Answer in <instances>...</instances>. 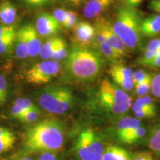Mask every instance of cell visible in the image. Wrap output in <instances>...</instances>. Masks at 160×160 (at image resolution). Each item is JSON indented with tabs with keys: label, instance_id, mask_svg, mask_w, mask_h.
I'll return each instance as SVG.
<instances>
[{
	"label": "cell",
	"instance_id": "38",
	"mask_svg": "<svg viewBox=\"0 0 160 160\" xmlns=\"http://www.w3.org/2000/svg\"><path fill=\"white\" fill-rule=\"evenodd\" d=\"M25 5L32 8H39L50 5L55 0H22Z\"/></svg>",
	"mask_w": 160,
	"mask_h": 160
},
{
	"label": "cell",
	"instance_id": "40",
	"mask_svg": "<svg viewBox=\"0 0 160 160\" xmlns=\"http://www.w3.org/2000/svg\"><path fill=\"white\" fill-rule=\"evenodd\" d=\"M145 50L155 51L159 53V51H160V37L151 40V41L147 44V45L145 46Z\"/></svg>",
	"mask_w": 160,
	"mask_h": 160
},
{
	"label": "cell",
	"instance_id": "15",
	"mask_svg": "<svg viewBox=\"0 0 160 160\" xmlns=\"http://www.w3.org/2000/svg\"><path fill=\"white\" fill-rule=\"evenodd\" d=\"M145 142L157 160H160V120L148 129Z\"/></svg>",
	"mask_w": 160,
	"mask_h": 160
},
{
	"label": "cell",
	"instance_id": "32",
	"mask_svg": "<svg viewBox=\"0 0 160 160\" xmlns=\"http://www.w3.org/2000/svg\"><path fill=\"white\" fill-rule=\"evenodd\" d=\"M68 11L63 8H57L53 11V17L57 20L60 26L65 28L68 19Z\"/></svg>",
	"mask_w": 160,
	"mask_h": 160
},
{
	"label": "cell",
	"instance_id": "48",
	"mask_svg": "<svg viewBox=\"0 0 160 160\" xmlns=\"http://www.w3.org/2000/svg\"><path fill=\"white\" fill-rule=\"evenodd\" d=\"M62 1H64L65 2L68 3V4H70V5L78 6V5H81L82 2H84L85 0H62Z\"/></svg>",
	"mask_w": 160,
	"mask_h": 160
},
{
	"label": "cell",
	"instance_id": "44",
	"mask_svg": "<svg viewBox=\"0 0 160 160\" xmlns=\"http://www.w3.org/2000/svg\"><path fill=\"white\" fill-rule=\"evenodd\" d=\"M148 8L157 14H160V0H151L149 2Z\"/></svg>",
	"mask_w": 160,
	"mask_h": 160
},
{
	"label": "cell",
	"instance_id": "28",
	"mask_svg": "<svg viewBox=\"0 0 160 160\" xmlns=\"http://www.w3.org/2000/svg\"><path fill=\"white\" fill-rule=\"evenodd\" d=\"M41 110L39 108H37L29 110V111H25L22 115L19 118L20 122L26 124L34 123L37 120L39 119L40 114H41Z\"/></svg>",
	"mask_w": 160,
	"mask_h": 160
},
{
	"label": "cell",
	"instance_id": "6",
	"mask_svg": "<svg viewBox=\"0 0 160 160\" xmlns=\"http://www.w3.org/2000/svg\"><path fill=\"white\" fill-rule=\"evenodd\" d=\"M62 69V65L53 60H42L36 63L25 73V79L30 84L42 85L48 84L57 77Z\"/></svg>",
	"mask_w": 160,
	"mask_h": 160
},
{
	"label": "cell",
	"instance_id": "34",
	"mask_svg": "<svg viewBox=\"0 0 160 160\" xmlns=\"http://www.w3.org/2000/svg\"><path fill=\"white\" fill-rule=\"evenodd\" d=\"M151 91L153 97L160 99V73L153 76Z\"/></svg>",
	"mask_w": 160,
	"mask_h": 160
},
{
	"label": "cell",
	"instance_id": "24",
	"mask_svg": "<svg viewBox=\"0 0 160 160\" xmlns=\"http://www.w3.org/2000/svg\"><path fill=\"white\" fill-rule=\"evenodd\" d=\"M131 108L134 113V117L138 119H150L155 117L157 113V108H150L145 107L140 105L137 102L132 103Z\"/></svg>",
	"mask_w": 160,
	"mask_h": 160
},
{
	"label": "cell",
	"instance_id": "7",
	"mask_svg": "<svg viewBox=\"0 0 160 160\" xmlns=\"http://www.w3.org/2000/svg\"><path fill=\"white\" fill-rule=\"evenodd\" d=\"M109 73L115 85L123 91L129 92L134 88L133 82V71L130 68L117 62L112 63L109 69Z\"/></svg>",
	"mask_w": 160,
	"mask_h": 160
},
{
	"label": "cell",
	"instance_id": "1",
	"mask_svg": "<svg viewBox=\"0 0 160 160\" xmlns=\"http://www.w3.org/2000/svg\"><path fill=\"white\" fill-rule=\"evenodd\" d=\"M65 124L60 120L48 118L25 129L22 149L25 153L57 152L62 149L65 142Z\"/></svg>",
	"mask_w": 160,
	"mask_h": 160
},
{
	"label": "cell",
	"instance_id": "22",
	"mask_svg": "<svg viewBox=\"0 0 160 160\" xmlns=\"http://www.w3.org/2000/svg\"><path fill=\"white\" fill-rule=\"evenodd\" d=\"M15 54L19 59H25L28 57V45L22 31L21 29L17 31V37H16L14 44Z\"/></svg>",
	"mask_w": 160,
	"mask_h": 160
},
{
	"label": "cell",
	"instance_id": "12",
	"mask_svg": "<svg viewBox=\"0 0 160 160\" xmlns=\"http://www.w3.org/2000/svg\"><path fill=\"white\" fill-rule=\"evenodd\" d=\"M82 132L85 136L86 142L93 157V160H102L105 148L102 137L91 128L85 129Z\"/></svg>",
	"mask_w": 160,
	"mask_h": 160
},
{
	"label": "cell",
	"instance_id": "20",
	"mask_svg": "<svg viewBox=\"0 0 160 160\" xmlns=\"http://www.w3.org/2000/svg\"><path fill=\"white\" fill-rule=\"evenodd\" d=\"M73 150L75 154L79 160H93V157L86 142L85 136L82 132L79 133L76 139Z\"/></svg>",
	"mask_w": 160,
	"mask_h": 160
},
{
	"label": "cell",
	"instance_id": "50",
	"mask_svg": "<svg viewBox=\"0 0 160 160\" xmlns=\"http://www.w3.org/2000/svg\"><path fill=\"white\" fill-rule=\"evenodd\" d=\"M158 55H159V56H160V51H159V53H158Z\"/></svg>",
	"mask_w": 160,
	"mask_h": 160
},
{
	"label": "cell",
	"instance_id": "16",
	"mask_svg": "<svg viewBox=\"0 0 160 160\" xmlns=\"http://www.w3.org/2000/svg\"><path fill=\"white\" fill-rule=\"evenodd\" d=\"M142 35L153 37L160 33V14H152L142 20L140 24Z\"/></svg>",
	"mask_w": 160,
	"mask_h": 160
},
{
	"label": "cell",
	"instance_id": "27",
	"mask_svg": "<svg viewBox=\"0 0 160 160\" xmlns=\"http://www.w3.org/2000/svg\"><path fill=\"white\" fill-rule=\"evenodd\" d=\"M153 76V73H151L145 81H143L142 82H141L139 84V85L135 86V94L138 96V97L148 95L149 93V92L151 91V81Z\"/></svg>",
	"mask_w": 160,
	"mask_h": 160
},
{
	"label": "cell",
	"instance_id": "46",
	"mask_svg": "<svg viewBox=\"0 0 160 160\" xmlns=\"http://www.w3.org/2000/svg\"><path fill=\"white\" fill-rule=\"evenodd\" d=\"M147 67L152 68H160V56L157 55V57L151 60L146 65Z\"/></svg>",
	"mask_w": 160,
	"mask_h": 160
},
{
	"label": "cell",
	"instance_id": "47",
	"mask_svg": "<svg viewBox=\"0 0 160 160\" xmlns=\"http://www.w3.org/2000/svg\"><path fill=\"white\" fill-rule=\"evenodd\" d=\"M123 1L124 4H125L126 5L136 8L139 7L141 5V3L144 0H123Z\"/></svg>",
	"mask_w": 160,
	"mask_h": 160
},
{
	"label": "cell",
	"instance_id": "14",
	"mask_svg": "<svg viewBox=\"0 0 160 160\" xmlns=\"http://www.w3.org/2000/svg\"><path fill=\"white\" fill-rule=\"evenodd\" d=\"M116 0H88L84 5L82 13L87 19H94L106 11Z\"/></svg>",
	"mask_w": 160,
	"mask_h": 160
},
{
	"label": "cell",
	"instance_id": "43",
	"mask_svg": "<svg viewBox=\"0 0 160 160\" xmlns=\"http://www.w3.org/2000/svg\"><path fill=\"white\" fill-rule=\"evenodd\" d=\"M14 31H16V28L13 25H5L2 24L0 25V37L8 34Z\"/></svg>",
	"mask_w": 160,
	"mask_h": 160
},
{
	"label": "cell",
	"instance_id": "11",
	"mask_svg": "<svg viewBox=\"0 0 160 160\" xmlns=\"http://www.w3.org/2000/svg\"><path fill=\"white\" fill-rule=\"evenodd\" d=\"M20 29L22 31L27 42L28 57L35 58L39 56L42 42L41 37L36 31L34 25L31 24H26L20 28Z\"/></svg>",
	"mask_w": 160,
	"mask_h": 160
},
{
	"label": "cell",
	"instance_id": "33",
	"mask_svg": "<svg viewBox=\"0 0 160 160\" xmlns=\"http://www.w3.org/2000/svg\"><path fill=\"white\" fill-rule=\"evenodd\" d=\"M158 55L157 52L155 51H147V50H145L140 57L138 58L137 64L139 65H142V66H146L148 63L151 60H152L153 58L157 57Z\"/></svg>",
	"mask_w": 160,
	"mask_h": 160
},
{
	"label": "cell",
	"instance_id": "39",
	"mask_svg": "<svg viewBox=\"0 0 160 160\" xmlns=\"http://www.w3.org/2000/svg\"><path fill=\"white\" fill-rule=\"evenodd\" d=\"M77 23H78L77 13L73 11H68V12L67 22H66V25L65 26V28L67 29L74 28V27Z\"/></svg>",
	"mask_w": 160,
	"mask_h": 160
},
{
	"label": "cell",
	"instance_id": "45",
	"mask_svg": "<svg viewBox=\"0 0 160 160\" xmlns=\"http://www.w3.org/2000/svg\"><path fill=\"white\" fill-rule=\"evenodd\" d=\"M15 133L8 128L0 126V139L4 137H10V136L14 135Z\"/></svg>",
	"mask_w": 160,
	"mask_h": 160
},
{
	"label": "cell",
	"instance_id": "51",
	"mask_svg": "<svg viewBox=\"0 0 160 160\" xmlns=\"http://www.w3.org/2000/svg\"><path fill=\"white\" fill-rule=\"evenodd\" d=\"M71 160H75V159H71Z\"/></svg>",
	"mask_w": 160,
	"mask_h": 160
},
{
	"label": "cell",
	"instance_id": "30",
	"mask_svg": "<svg viewBox=\"0 0 160 160\" xmlns=\"http://www.w3.org/2000/svg\"><path fill=\"white\" fill-rule=\"evenodd\" d=\"M16 140H17V137L15 134L0 139V153H5L13 148L15 145Z\"/></svg>",
	"mask_w": 160,
	"mask_h": 160
},
{
	"label": "cell",
	"instance_id": "29",
	"mask_svg": "<svg viewBox=\"0 0 160 160\" xmlns=\"http://www.w3.org/2000/svg\"><path fill=\"white\" fill-rule=\"evenodd\" d=\"M8 83L7 79L2 74H0V106L5 105L8 97Z\"/></svg>",
	"mask_w": 160,
	"mask_h": 160
},
{
	"label": "cell",
	"instance_id": "23",
	"mask_svg": "<svg viewBox=\"0 0 160 160\" xmlns=\"http://www.w3.org/2000/svg\"><path fill=\"white\" fill-rule=\"evenodd\" d=\"M93 46L97 49V51L99 52L100 54L102 56L104 59L109 60L113 63L117 62L118 59H119L114 51V50L113 49V48L106 41L102 42L101 43L94 44Z\"/></svg>",
	"mask_w": 160,
	"mask_h": 160
},
{
	"label": "cell",
	"instance_id": "18",
	"mask_svg": "<svg viewBox=\"0 0 160 160\" xmlns=\"http://www.w3.org/2000/svg\"><path fill=\"white\" fill-rule=\"evenodd\" d=\"M132 153L127 149L117 145L105 147L102 160H131Z\"/></svg>",
	"mask_w": 160,
	"mask_h": 160
},
{
	"label": "cell",
	"instance_id": "49",
	"mask_svg": "<svg viewBox=\"0 0 160 160\" xmlns=\"http://www.w3.org/2000/svg\"><path fill=\"white\" fill-rule=\"evenodd\" d=\"M15 160H33V159H31V157H22L18 158V159H15Z\"/></svg>",
	"mask_w": 160,
	"mask_h": 160
},
{
	"label": "cell",
	"instance_id": "3",
	"mask_svg": "<svg viewBox=\"0 0 160 160\" xmlns=\"http://www.w3.org/2000/svg\"><path fill=\"white\" fill-rule=\"evenodd\" d=\"M141 17L136 8L125 4L118 7L116 20L112 27L128 49H137L141 43Z\"/></svg>",
	"mask_w": 160,
	"mask_h": 160
},
{
	"label": "cell",
	"instance_id": "25",
	"mask_svg": "<svg viewBox=\"0 0 160 160\" xmlns=\"http://www.w3.org/2000/svg\"><path fill=\"white\" fill-rule=\"evenodd\" d=\"M68 44L66 42L65 39L61 38L60 42L59 44H58L57 48H56L53 55H52L51 60L60 62V61H62V60L65 59V58L67 57L68 56Z\"/></svg>",
	"mask_w": 160,
	"mask_h": 160
},
{
	"label": "cell",
	"instance_id": "21",
	"mask_svg": "<svg viewBox=\"0 0 160 160\" xmlns=\"http://www.w3.org/2000/svg\"><path fill=\"white\" fill-rule=\"evenodd\" d=\"M60 37H50L42 44L39 56L42 60H50L56 48L60 42Z\"/></svg>",
	"mask_w": 160,
	"mask_h": 160
},
{
	"label": "cell",
	"instance_id": "8",
	"mask_svg": "<svg viewBox=\"0 0 160 160\" xmlns=\"http://www.w3.org/2000/svg\"><path fill=\"white\" fill-rule=\"evenodd\" d=\"M93 26L102 31L105 37V41L113 48L118 57L121 58L126 55L128 48L113 31L111 23L105 19H99L96 22Z\"/></svg>",
	"mask_w": 160,
	"mask_h": 160
},
{
	"label": "cell",
	"instance_id": "2",
	"mask_svg": "<svg viewBox=\"0 0 160 160\" xmlns=\"http://www.w3.org/2000/svg\"><path fill=\"white\" fill-rule=\"evenodd\" d=\"M105 59L97 51L90 48L75 46L65 58V71L78 82H86L97 79L101 74Z\"/></svg>",
	"mask_w": 160,
	"mask_h": 160
},
{
	"label": "cell",
	"instance_id": "37",
	"mask_svg": "<svg viewBox=\"0 0 160 160\" xmlns=\"http://www.w3.org/2000/svg\"><path fill=\"white\" fill-rule=\"evenodd\" d=\"M131 160H157L151 153L148 151L136 152L131 155Z\"/></svg>",
	"mask_w": 160,
	"mask_h": 160
},
{
	"label": "cell",
	"instance_id": "10",
	"mask_svg": "<svg viewBox=\"0 0 160 160\" xmlns=\"http://www.w3.org/2000/svg\"><path fill=\"white\" fill-rule=\"evenodd\" d=\"M95 37L94 26L88 22H78L74 27V40L77 46L89 48L93 45Z\"/></svg>",
	"mask_w": 160,
	"mask_h": 160
},
{
	"label": "cell",
	"instance_id": "26",
	"mask_svg": "<svg viewBox=\"0 0 160 160\" xmlns=\"http://www.w3.org/2000/svg\"><path fill=\"white\" fill-rule=\"evenodd\" d=\"M17 33V31L13 32L0 43V55L9 53L13 48V47H14Z\"/></svg>",
	"mask_w": 160,
	"mask_h": 160
},
{
	"label": "cell",
	"instance_id": "19",
	"mask_svg": "<svg viewBox=\"0 0 160 160\" xmlns=\"http://www.w3.org/2000/svg\"><path fill=\"white\" fill-rule=\"evenodd\" d=\"M17 17L15 5L9 1H5L0 5V22L2 25H13Z\"/></svg>",
	"mask_w": 160,
	"mask_h": 160
},
{
	"label": "cell",
	"instance_id": "35",
	"mask_svg": "<svg viewBox=\"0 0 160 160\" xmlns=\"http://www.w3.org/2000/svg\"><path fill=\"white\" fill-rule=\"evenodd\" d=\"M151 73H148L144 71V70H137V71L133 72V85L135 86H137V85H139L141 82H142L143 81L147 79L148 77L151 75Z\"/></svg>",
	"mask_w": 160,
	"mask_h": 160
},
{
	"label": "cell",
	"instance_id": "41",
	"mask_svg": "<svg viewBox=\"0 0 160 160\" xmlns=\"http://www.w3.org/2000/svg\"><path fill=\"white\" fill-rule=\"evenodd\" d=\"M38 160H57V152L40 153Z\"/></svg>",
	"mask_w": 160,
	"mask_h": 160
},
{
	"label": "cell",
	"instance_id": "5",
	"mask_svg": "<svg viewBox=\"0 0 160 160\" xmlns=\"http://www.w3.org/2000/svg\"><path fill=\"white\" fill-rule=\"evenodd\" d=\"M98 99L101 107L107 113L117 117L125 116L132 105V99L128 93L108 79L102 82Z\"/></svg>",
	"mask_w": 160,
	"mask_h": 160
},
{
	"label": "cell",
	"instance_id": "36",
	"mask_svg": "<svg viewBox=\"0 0 160 160\" xmlns=\"http://www.w3.org/2000/svg\"><path fill=\"white\" fill-rule=\"evenodd\" d=\"M135 102H137L140 105L145 106V107H147V108H157V105H155L154 102H153V100L152 99V98L148 95L138 97L137 99L135 100Z\"/></svg>",
	"mask_w": 160,
	"mask_h": 160
},
{
	"label": "cell",
	"instance_id": "42",
	"mask_svg": "<svg viewBox=\"0 0 160 160\" xmlns=\"http://www.w3.org/2000/svg\"><path fill=\"white\" fill-rule=\"evenodd\" d=\"M25 112V111H24L23 109H22L19 106L15 105V104H13L11 108V114L12 117L17 119H19V118L21 117Z\"/></svg>",
	"mask_w": 160,
	"mask_h": 160
},
{
	"label": "cell",
	"instance_id": "31",
	"mask_svg": "<svg viewBox=\"0 0 160 160\" xmlns=\"http://www.w3.org/2000/svg\"><path fill=\"white\" fill-rule=\"evenodd\" d=\"M13 104L19 106L25 111L39 108L29 98H18V99L15 100Z\"/></svg>",
	"mask_w": 160,
	"mask_h": 160
},
{
	"label": "cell",
	"instance_id": "9",
	"mask_svg": "<svg viewBox=\"0 0 160 160\" xmlns=\"http://www.w3.org/2000/svg\"><path fill=\"white\" fill-rule=\"evenodd\" d=\"M36 31L40 37H52L59 33L60 25L53 15L48 13H42L38 15L34 25Z\"/></svg>",
	"mask_w": 160,
	"mask_h": 160
},
{
	"label": "cell",
	"instance_id": "13",
	"mask_svg": "<svg viewBox=\"0 0 160 160\" xmlns=\"http://www.w3.org/2000/svg\"><path fill=\"white\" fill-rule=\"evenodd\" d=\"M142 125V122L139 119L132 117H120V119L117 122V123L112 127L111 133L114 139L128 133L130 132L134 131L139 126Z\"/></svg>",
	"mask_w": 160,
	"mask_h": 160
},
{
	"label": "cell",
	"instance_id": "4",
	"mask_svg": "<svg viewBox=\"0 0 160 160\" xmlns=\"http://www.w3.org/2000/svg\"><path fill=\"white\" fill-rule=\"evenodd\" d=\"M35 98L39 108L55 115L66 113L77 102L71 90L62 85L46 86L36 93Z\"/></svg>",
	"mask_w": 160,
	"mask_h": 160
},
{
	"label": "cell",
	"instance_id": "17",
	"mask_svg": "<svg viewBox=\"0 0 160 160\" xmlns=\"http://www.w3.org/2000/svg\"><path fill=\"white\" fill-rule=\"evenodd\" d=\"M148 131V130L145 126L141 125L134 131L130 132L116 139V141L118 143L126 145H132L140 142L144 139H146Z\"/></svg>",
	"mask_w": 160,
	"mask_h": 160
}]
</instances>
